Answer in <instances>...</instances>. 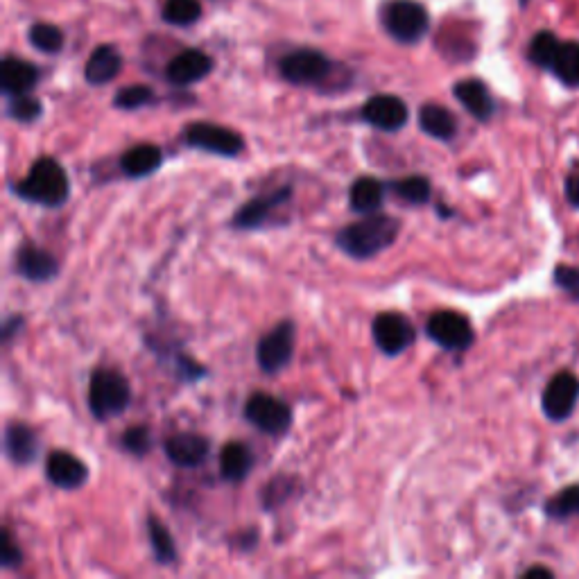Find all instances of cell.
Masks as SVG:
<instances>
[{"label": "cell", "instance_id": "39", "mask_svg": "<svg viewBox=\"0 0 579 579\" xmlns=\"http://www.w3.org/2000/svg\"><path fill=\"white\" fill-rule=\"evenodd\" d=\"M23 322H25V319L21 315H12V317L5 319V324H3V342L5 344L12 342V335L21 331Z\"/></svg>", "mask_w": 579, "mask_h": 579}, {"label": "cell", "instance_id": "30", "mask_svg": "<svg viewBox=\"0 0 579 579\" xmlns=\"http://www.w3.org/2000/svg\"><path fill=\"white\" fill-rule=\"evenodd\" d=\"M202 16V5L200 0H166L163 3V19L170 25H193L200 21Z\"/></svg>", "mask_w": 579, "mask_h": 579}, {"label": "cell", "instance_id": "7", "mask_svg": "<svg viewBox=\"0 0 579 579\" xmlns=\"http://www.w3.org/2000/svg\"><path fill=\"white\" fill-rule=\"evenodd\" d=\"M184 141L193 150H200L215 157L236 159L245 150V138L233 129L215 123H190L184 132Z\"/></svg>", "mask_w": 579, "mask_h": 579}, {"label": "cell", "instance_id": "18", "mask_svg": "<svg viewBox=\"0 0 579 579\" xmlns=\"http://www.w3.org/2000/svg\"><path fill=\"white\" fill-rule=\"evenodd\" d=\"M453 95L478 123H489L496 116V100L482 80H460L453 86Z\"/></svg>", "mask_w": 579, "mask_h": 579}, {"label": "cell", "instance_id": "25", "mask_svg": "<svg viewBox=\"0 0 579 579\" xmlns=\"http://www.w3.org/2000/svg\"><path fill=\"white\" fill-rule=\"evenodd\" d=\"M254 469L252 448L245 442H229L220 451V475L227 482H243Z\"/></svg>", "mask_w": 579, "mask_h": 579}, {"label": "cell", "instance_id": "28", "mask_svg": "<svg viewBox=\"0 0 579 579\" xmlns=\"http://www.w3.org/2000/svg\"><path fill=\"white\" fill-rule=\"evenodd\" d=\"M543 514L550 521L566 523L570 518H579V485H568L552 494L543 503Z\"/></svg>", "mask_w": 579, "mask_h": 579}, {"label": "cell", "instance_id": "33", "mask_svg": "<svg viewBox=\"0 0 579 579\" xmlns=\"http://www.w3.org/2000/svg\"><path fill=\"white\" fill-rule=\"evenodd\" d=\"M154 102V91L150 86L145 84H134V86H125V89H120L114 98V107L118 109H125V111H136L145 105H150Z\"/></svg>", "mask_w": 579, "mask_h": 579}, {"label": "cell", "instance_id": "11", "mask_svg": "<svg viewBox=\"0 0 579 579\" xmlns=\"http://www.w3.org/2000/svg\"><path fill=\"white\" fill-rule=\"evenodd\" d=\"M281 75L285 82L295 86H317L331 77L333 62L319 50H295L281 59Z\"/></svg>", "mask_w": 579, "mask_h": 579}, {"label": "cell", "instance_id": "26", "mask_svg": "<svg viewBox=\"0 0 579 579\" xmlns=\"http://www.w3.org/2000/svg\"><path fill=\"white\" fill-rule=\"evenodd\" d=\"M419 127L423 134H428L430 138H437V141H453L457 136V118L453 111H448L444 105H423L419 111Z\"/></svg>", "mask_w": 579, "mask_h": 579}, {"label": "cell", "instance_id": "19", "mask_svg": "<svg viewBox=\"0 0 579 579\" xmlns=\"http://www.w3.org/2000/svg\"><path fill=\"white\" fill-rule=\"evenodd\" d=\"M5 455L16 466H30L39 457V437L28 423L10 421L5 426Z\"/></svg>", "mask_w": 579, "mask_h": 579}, {"label": "cell", "instance_id": "32", "mask_svg": "<svg viewBox=\"0 0 579 579\" xmlns=\"http://www.w3.org/2000/svg\"><path fill=\"white\" fill-rule=\"evenodd\" d=\"M41 114H43L41 100L32 98V95H28V93L12 95L10 105H7V116L16 120V123H23V125L37 123Z\"/></svg>", "mask_w": 579, "mask_h": 579}, {"label": "cell", "instance_id": "16", "mask_svg": "<svg viewBox=\"0 0 579 579\" xmlns=\"http://www.w3.org/2000/svg\"><path fill=\"white\" fill-rule=\"evenodd\" d=\"M163 451L179 469H197L209 460L211 442L197 432H175L163 442Z\"/></svg>", "mask_w": 579, "mask_h": 579}, {"label": "cell", "instance_id": "23", "mask_svg": "<svg viewBox=\"0 0 579 579\" xmlns=\"http://www.w3.org/2000/svg\"><path fill=\"white\" fill-rule=\"evenodd\" d=\"M120 68H123V57L114 46L105 43V46H98L91 53L89 62L84 66V80L93 86L109 84L111 80H116Z\"/></svg>", "mask_w": 579, "mask_h": 579}, {"label": "cell", "instance_id": "20", "mask_svg": "<svg viewBox=\"0 0 579 579\" xmlns=\"http://www.w3.org/2000/svg\"><path fill=\"white\" fill-rule=\"evenodd\" d=\"M213 71V59L202 53V50H184L179 53L166 68V77L170 84L175 86H188L195 82H202L204 77H209Z\"/></svg>", "mask_w": 579, "mask_h": 579}, {"label": "cell", "instance_id": "4", "mask_svg": "<svg viewBox=\"0 0 579 579\" xmlns=\"http://www.w3.org/2000/svg\"><path fill=\"white\" fill-rule=\"evenodd\" d=\"M132 403V385L125 374L111 367H98L89 380V410L98 421L116 419Z\"/></svg>", "mask_w": 579, "mask_h": 579}, {"label": "cell", "instance_id": "40", "mask_svg": "<svg viewBox=\"0 0 579 579\" xmlns=\"http://www.w3.org/2000/svg\"><path fill=\"white\" fill-rule=\"evenodd\" d=\"M523 577H546V579H552V577H555V573H552V570L546 568V566H532V568L523 570Z\"/></svg>", "mask_w": 579, "mask_h": 579}, {"label": "cell", "instance_id": "10", "mask_svg": "<svg viewBox=\"0 0 579 579\" xmlns=\"http://www.w3.org/2000/svg\"><path fill=\"white\" fill-rule=\"evenodd\" d=\"M579 403V378L573 371H557L541 394V410L552 423H564Z\"/></svg>", "mask_w": 579, "mask_h": 579}, {"label": "cell", "instance_id": "3", "mask_svg": "<svg viewBox=\"0 0 579 579\" xmlns=\"http://www.w3.org/2000/svg\"><path fill=\"white\" fill-rule=\"evenodd\" d=\"M527 59L555 75L564 86L579 89V41H561L557 34L541 30L530 39Z\"/></svg>", "mask_w": 579, "mask_h": 579}, {"label": "cell", "instance_id": "35", "mask_svg": "<svg viewBox=\"0 0 579 579\" xmlns=\"http://www.w3.org/2000/svg\"><path fill=\"white\" fill-rule=\"evenodd\" d=\"M552 281L564 295L579 304V267L577 265H557L552 272Z\"/></svg>", "mask_w": 579, "mask_h": 579}, {"label": "cell", "instance_id": "9", "mask_svg": "<svg viewBox=\"0 0 579 579\" xmlns=\"http://www.w3.org/2000/svg\"><path fill=\"white\" fill-rule=\"evenodd\" d=\"M245 419L265 435L283 437L292 428V408L279 396L254 392L245 403Z\"/></svg>", "mask_w": 579, "mask_h": 579}, {"label": "cell", "instance_id": "1", "mask_svg": "<svg viewBox=\"0 0 579 579\" xmlns=\"http://www.w3.org/2000/svg\"><path fill=\"white\" fill-rule=\"evenodd\" d=\"M401 233V220L390 213H369L362 215L358 222L347 224L337 231L335 245L342 254L356 261H369L385 249H390Z\"/></svg>", "mask_w": 579, "mask_h": 579}, {"label": "cell", "instance_id": "21", "mask_svg": "<svg viewBox=\"0 0 579 579\" xmlns=\"http://www.w3.org/2000/svg\"><path fill=\"white\" fill-rule=\"evenodd\" d=\"M39 82V68L25 59L5 57L0 66V89L5 95H23L32 91Z\"/></svg>", "mask_w": 579, "mask_h": 579}, {"label": "cell", "instance_id": "38", "mask_svg": "<svg viewBox=\"0 0 579 579\" xmlns=\"http://www.w3.org/2000/svg\"><path fill=\"white\" fill-rule=\"evenodd\" d=\"M564 195L566 202L573 206L575 211H579V163H575V166L568 170L564 181Z\"/></svg>", "mask_w": 579, "mask_h": 579}, {"label": "cell", "instance_id": "15", "mask_svg": "<svg viewBox=\"0 0 579 579\" xmlns=\"http://www.w3.org/2000/svg\"><path fill=\"white\" fill-rule=\"evenodd\" d=\"M14 270L25 281L48 283L59 274L57 258L34 243H23L14 254Z\"/></svg>", "mask_w": 579, "mask_h": 579}, {"label": "cell", "instance_id": "12", "mask_svg": "<svg viewBox=\"0 0 579 579\" xmlns=\"http://www.w3.org/2000/svg\"><path fill=\"white\" fill-rule=\"evenodd\" d=\"M371 335H374L376 347L390 358L401 356L417 340V331H414L410 319L401 313H394V310H387V313L374 317Z\"/></svg>", "mask_w": 579, "mask_h": 579}, {"label": "cell", "instance_id": "14", "mask_svg": "<svg viewBox=\"0 0 579 579\" xmlns=\"http://www.w3.org/2000/svg\"><path fill=\"white\" fill-rule=\"evenodd\" d=\"M367 125L380 129V132H399L410 120V109L396 95H374L365 102L360 111Z\"/></svg>", "mask_w": 579, "mask_h": 579}, {"label": "cell", "instance_id": "22", "mask_svg": "<svg viewBox=\"0 0 579 579\" xmlns=\"http://www.w3.org/2000/svg\"><path fill=\"white\" fill-rule=\"evenodd\" d=\"M161 166H163V152L152 143H138L120 157V168H123L129 179L150 177Z\"/></svg>", "mask_w": 579, "mask_h": 579}, {"label": "cell", "instance_id": "24", "mask_svg": "<svg viewBox=\"0 0 579 579\" xmlns=\"http://www.w3.org/2000/svg\"><path fill=\"white\" fill-rule=\"evenodd\" d=\"M385 184L376 177H358L349 188V206L353 213L369 215L383 209Z\"/></svg>", "mask_w": 579, "mask_h": 579}, {"label": "cell", "instance_id": "27", "mask_svg": "<svg viewBox=\"0 0 579 579\" xmlns=\"http://www.w3.org/2000/svg\"><path fill=\"white\" fill-rule=\"evenodd\" d=\"M148 539H150V548H152L154 559H157V564H161V566L175 564L177 561L175 539H172V534L166 527V523L159 521V518L154 514L148 516Z\"/></svg>", "mask_w": 579, "mask_h": 579}, {"label": "cell", "instance_id": "29", "mask_svg": "<svg viewBox=\"0 0 579 579\" xmlns=\"http://www.w3.org/2000/svg\"><path fill=\"white\" fill-rule=\"evenodd\" d=\"M390 190L396 197H401V202L410 204V206L428 204L430 197H432L430 179L423 177V175H410V177L396 179L390 184Z\"/></svg>", "mask_w": 579, "mask_h": 579}, {"label": "cell", "instance_id": "31", "mask_svg": "<svg viewBox=\"0 0 579 579\" xmlns=\"http://www.w3.org/2000/svg\"><path fill=\"white\" fill-rule=\"evenodd\" d=\"M30 43L41 53L55 55L64 48V32L57 25L50 23H34L30 28Z\"/></svg>", "mask_w": 579, "mask_h": 579}, {"label": "cell", "instance_id": "34", "mask_svg": "<svg viewBox=\"0 0 579 579\" xmlns=\"http://www.w3.org/2000/svg\"><path fill=\"white\" fill-rule=\"evenodd\" d=\"M120 446H123V451H127L129 455H136V457H145L152 451V435L150 430L145 426H132L123 432V437H120Z\"/></svg>", "mask_w": 579, "mask_h": 579}, {"label": "cell", "instance_id": "6", "mask_svg": "<svg viewBox=\"0 0 579 579\" xmlns=\"http://www.w3.org/2000/svg\"><path fill=\"white\" fill-rule=\"evenodd\" d=\"M297 344V326L292 319L276 324L272 331H267L256 344V362L263 374L274 376L290 365L295 358Z\"/></svg>", "mask_w": 579, "mask_h": 579}, {"label": "cell", "instance_id": "37", "mask_svg": "<svg viewBox=\"0 0 579 579\" xmlns=\"http://www.w3.org/2000/svg\"><path fill=\"white\" fill-rule=\"evenodd\" d=\"M21 561H23V552L14 543L12 532L7 530V527H3V530H0V566H3L5 570L16 568V566H21Z\"/></svg>", "mask_w": 579, "mask_h": 579}, {"label": "cell", "instance_id": "5", "mask_svg": "<svg viewBox=\"0 0 579 579\" xmlns=\"http://www.w3.org/2000/svg\"><path fill=\"white\" fill-rule=\"evenodd\" d=\"M383 25L399 43H417L428 32L430 16L417 0H392L383 7Z\"/></svg>", "mask_w": 579, "mask_h": 579}, {"label": "cell", "instance_id": "17", "mask_svg": "<svg viewBox=\"0 0 579 579\" xmlns=\"http://www.w3.org/2000/svg\"><path fill=\"white\" fill-rule=\"evenodd\" d=\"M46 478L50 485L64 491L82 489L89 482V466L68 451H53L46 460Z\"/></svg>", "mask_w": 579, "mask_h": 579}, {"label": "cell", "instance_id": "2", "mask_svg": "<svg viewBox=\"0 0 579 579\" xmlns=\"http://www.w3.org/2000/svg\"><path fill=\"white\" fill-rule=\"evenodd\" d=\"M12 193L23 202L59 209L71 197V181L62 163L53 157H39L32 163L28 175L12 184Z\"/></svg>", "mask_w": 579, "mask_h": 579}, {"label": "cell", "instance_id": "41", "mask_svg": "<svg viewBox=\"0 0 579 579\" xmlns=\"http://www.w3.org/2000/svg\"><path fill=\"white\" fill-rule=\"evenodd\" d=\"M527 3H530V0H518V5L521 7H527Z\"/></svg>", "mask_w": 579, "mask_h": 579}, {"label": "cell", "instance_id": "8", "mask_svg": "<svg viewBox=\"0 0 579 579\" xmlns=\"http://www.w3.org/2000/svg\"><path fill=\"white\" fill-rule=\"evenodd\" d=\"M426 335L446 351H466L473 347L475 331L471 319L457 310H437L426 322Z\"/></svg>", "mask_w": 579, "mask_h": 579}, {"label": "cell", "instance_id": "13", "mask_svg": "<svg viewBox=\"0 0 579 579\" xmlns=\"http://www.w3.org/2000/svg\"><path fill=\"white\" fill-rule=\"evenodd\" d=\"M292 197V186H281L276 190H270L265 195H256L252 200L245 202L240 209L233 213L231 224L240 231H254L261 229L263 224L270 222L272 215L281 209L283 204H288Z\"/></svg>", "mask_w": 579, "mask_h": 579}, {"label": "cell", "instance_id": "36", "mask_svg": "<svg viewBox=\"0 0 579 579\" xmlns=\"http://www.w3.org/2000/svg\"><path fill=\"white\" fill-rule=\"evenodd\" d=\"M292 494V478L288 475H279L272 482H267L263 489V507L265 509H274L276 505L285 503Z\"/></svg>", "mask_w": 579, "mask_h": 579}]
</instances>
